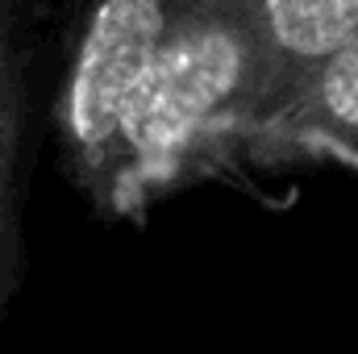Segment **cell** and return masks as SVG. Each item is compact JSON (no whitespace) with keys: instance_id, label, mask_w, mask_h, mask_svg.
I'll return each instance as SVG.
<instances>
[{"instance_id":"6","label":"cell","mask_w":358,"mask_h":354,"mask_svg":"<svg viewBox=\"0 0 358 354\" xmlns=\"http://www.w3.org/2000/svg\"><path fill=\"white\" fill-rule=\"evenodd\" d=\"M17 259H21V234L17 225H0V309L17 283Z\"/></svg>"},{"instance_id":"1","label":"cell","mask_w":358,"mask_h":354,"mask_svg":"<svg viewBox=\"0 0 358 354\" xmlns=\"http://www.w3.org/2000/svg\"><path fill=\"white\" fill-rule=\"evenodd\" d=\"M259 104L263 71L242 0H196L134 96L92 196L108 213L146 208L242 150Z\"/></svg>"},{"instance_id":"4","label":"cell","mask_w":358,"mask_h":354,"mask_svg":"<svg viewBox=\"0 0 358 354\" xmlns=\"http://www.w3.org/2000/svg\"><path fill=\"white\" fill-rule=\"evenodd\" d=\"M246 146L263 155L358 146V38L321 63L267 121H259Z\"/></svg>"},{"instance_id":"3","label":"cell","mask_w":358,"mask_h":354,"mask_svg":"<svg viewBox=\"0 0 358 354\" xmlns=\"http://www.w3.org/2000/svg\"><path fill=\"white\" fill-rule=\"evenodd\" d=\"M242 8L263 71L259 121H267L321 63L358 38V0H242Z\"/></svg>"},{"instance_id":"2","label":"cell","mask_w":358,"mask_h":354,"mask_svg":"<svg viewBox=\"0 0 358 354\" xmlns=\"http://www.w3.org/2000/svg\"><path fill=\"white\" fill-rule=\"evenodd\" d=\"M192 4L196 0H84L55 125L71 176L88 192L100 187L117 129Z\"/></svg>"},{"instance_id":"5","label":"cell","mask_w":358,"mask_h":354,"mask_svg":"<svg viewBox=\"0 0 358 354\" xmlns=\"http://www.w3.org/2000/svg\"><path fill=\"white\" fill-rule=\"evenodd\" d=\"M25 129V38L17 0H0V225H17V163Z\"/></svg>"}]
</instances>
